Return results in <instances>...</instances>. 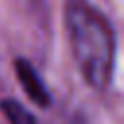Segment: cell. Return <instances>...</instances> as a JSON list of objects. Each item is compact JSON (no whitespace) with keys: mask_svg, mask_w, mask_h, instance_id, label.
<instances>
[{"mask_svg":"<svg viewBox=\"0 0 124 124\" xmlns=\"http://www.w3.org/2000/svg\"><path fill=\"white\" fill-rule=\"evenodd\" d=\"M0 110L6 116L8 124H37L35 116L31 114V110L21 105L16 99H4L0 101Z\"/></svg>","mask_w":124,"mask_h":124,"instance_id":"cell-3","label":"cell"},{"mask_svg":"<svg viewBox=\"0 0 124 124\" xmlns=\"http://www.w3.org/2000/svg\"><path fill=\"white\" fill-rule=\"evenodd\" d=\"M14 70H16V78H17L23 93L29 97V101H33L37 107L46 108L50 105V93H48L43 78L35 70V66L27 58H16L14 60Z\"/></svg>","mask_w":124,"mask_h":124,"instance_id":"cell-2","label":"cell"},{"mask_svg":"<svg viewBox=\"0 0 124 124\" xmlns=\"http://www.w3.org/2000/svg\"><path fill=\"white\" fill-rule=\"evenodd\" d=\"M64 21L81 78L97 91L108 89L116 60V33L110 19L87 0H68Z\"/></svg>","mask_w":124,"mask_h":124,"instance_id":"cell-1","label":"cell"}]
</instances>
